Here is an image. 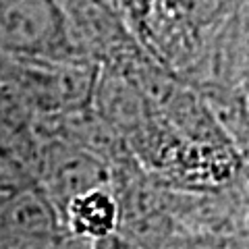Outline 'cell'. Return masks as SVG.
<instances>
[{
	"label": "cell",
	"mask_w": 249,
	"mask_h": 249,
	"mask_svg": "<svg viewBox=\"0 0 249 249\" xmlns=\"http://www.w3.org/2000/svg\"><path fill=\"white\" fill-rule=\"evenodd\" d=\"M46 178L58 196H65V204L71 197L96 187H106L108 170L89 152L73 147H56L48 156Z\"/></svg>",
	"instance_id": "obj_2"
},
{
	"label": "cell",
	"mask_w": 249,
	"mask_h": 249,
	"mask_svg": "<svg viewBox=\"0 0 249 249\" xmlns=\"http://www.w3.org/2000/svg\"><path fill=\"white\" fill-rule=\"evenodd\" d=\"M65 210L71 229L81 237L98 241L112 235L119 224V204L106 187H96L71 197Z\"/></svg>",
	"instance_id": "obj_3"
},
{
	"label": "cell",
	"mask_w": 249,
	"mask_h": 249,
	"mask_svg": "<svg viewBox=\"0 0 249 249\" xmlns=\"http://www.w3.org/2000/svg\"><path fill=\"white\" fill-rule=\"evenodd\" d=\"M0 50L46 62L71 60L75 42L58 0H0Z\"/></svg>",
	"instance_id": "obj_1"
}]
</instances>
